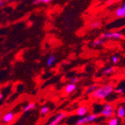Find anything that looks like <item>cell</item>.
Here are the masks:
<instances>
[{
    "label": "cell",
    "instance_id": "cell-1",
    "mask_svg": "<svg viewBox=\"0 0 125 125\" xmlns=\"http://www.w3.org/2000/svg\"><path fill=\"white\" fill-rule=\"evenodd\" d=\"M113 92H114V85L112 84H108L97 87L94 92L89 94L92 99L101 100L109 97Z\"/></svg>",
    "mask_w": 125,
    "mask_h": 125
},
{
    "label": "cell",
    "instance_id": "cell-2",
    "mask_svg": "<svg viewBox=\"0 0 125 125\" xmlns=\"http://www.w3.org/2000/svg\"><path fill=\"white\" fill-rule=\"evenodd\" d=\"M97 117H98V114H97V113H93V114L81 117V118H79V120L76 121V125H85V124L93 123L94 121H96Z\"/></svg>",
    "mask_w": 125,
    "mask_h": 125
},
{
    "label": "cell",
    "instance_id": "cell-3",
    "mask_svg": "<svg viewBox=\"0 0 125 125\" xmlns=\"http://www.w3.org/2000/svg\"><path fill=\"white\" fill-rule=\"evenodd\" d=\"M114 107L112 106V105L109 104H104L103 109H102L100 115H103L104 117L110 118L114 116Z\"/></svg>",
    "mask_w": 125,
    "mask_h": 125
},
{
    "label": "cell",
    "instance_id": "cell-4",
    "mask_svg": "<svg viewBox=\"0 0 125 125\" xmlns=\"http://www.w3.org/2000/svg\"><path fill=\"white\" fill-rule=\"evenodd\" d=\"M67 115V112L64 111H62L58 112L55 116L50 121V122L47 125H58L62 120H64Z\"/></svg>",
    "mask_w": 125,
    "mask_h": 125
},
{
    "label": "cell",
    "instance_id": "cell-5",
    "mask_svg": "<svg viewBox=\"0 0 125 125\" xmlns=\"http://www.w3.org/2000/svg\"><path fill=\"white\" fill-rule=\"evenodd\" d=\"M100 38H103L104 40L106 39H115L119 40L123 38V35L119 32H104L101 34Z\"/></svg>",
    "mask_w": 125,
    "mask_h": 125
},
{
    "label": "cell",
    "instance_id": "cell-6",
    "mask_svg": "<svg viewBox=\"0 0 125 125\" xmlns=\"http://www.w3.org/2000/svg\"><path fill=\"white\" fill-rule=\"evenodd\" d=\"M88 113V109L86 106H79L76 111V115L79 117L85 116Z\"/></svg>",
    "mask_w": 125,
    "mask_h": 125
},
{
    "label": "cell",
    "instance_id": "cell-7",
    "mask_svg": "<svg viewBox=\"0 0 125 125\" xmlns=\"http://www.w3.org/2000/svg\"><path fill=\"white\" fill-rule=\"evenodd\" d=\"M15 118V114L13 112H8L4 115L2 117V122L5 124H8L11 121H13Z\"/></svg>",
    "mask_w": 125,
    "mask_h": 125
},
{
    "label": "cell",
    "instance_id": "cell-8",
    "mask_svg": "<svg viewBox=\"0 0 125 125\" xmlns=\"http://www.w3.org/2000/svg\"><path fill=\"white\" fill-rule=\"evenodd\" d=\"M76 89V84L70 83L64 87V92L67 94H70L73 93Z\"/></svg>",
    "mask_w": 125,
    "mask_h": 125
},
{
    "label": "cell",
    "instance_id": "cell-9",
    "mask_svg": "<svg viewBox=\"0 0 125 125\" xmlns=\"http://www.w3.org/2000/svg\"><path fill=\"white\" fill-rule=\"evenodd\" d=\"M115 16L119 18L125 17V3H124L121 7L118 8L115 10Z\"/></svg>",
    "mask_w": 125,
    "mask_h": 125
},
{
    "label": "cell",
    "instance_id": "cell-10",
    "mask_svg": "<svg viewBox=\"0 0 125 125\" xmlns=\"http://www.w3.org/2000/svg\"><path fill=\"white\" fill-rule=\"evenodd\" d=\"M36 108V104L35 103H34V102H31V103H29L28 104H26L25 106V107L22 108V112H29L31 110H33Z\"/></svg>",
    "mask_w": 125,
    "mask_h": 125
},
{
    "label": "cell",
    "instance_id": "cell-11",
    "mask_svg": "<svg viewBox=\"0 0 125 125\" xmlns=\"http://www.w3.org/2000/svg\"><path fill=\"white\" fill-rule=\"evenodd\" d=\"M56 61V56L54 54H51L49 55V57L47 59V67H52Z\"/></svg>",
    "mask_w": 125,
    "mask_h": 125
},
{
    "label": "cell",
    "instance_id": "cell-12",
    "mask_svg": "<svg viewBox=\"0 0 125 125\" xmlns=\"http://www.w3.org/2000/svg\"><path fill=\"white\" fill-rule=\"evenodd\" d=\"M116 115H117V118H124L125 117V107L124 106H120L118 108Z\"/></svg>",
    "mask_w": 125,
    "mask_h": 125
},
{
    "label": "cell",
    "instance_id": "cell-13",
    "mask_svg": "<svg viewBox=\"0 0 125 125\" xmlns=\"http://www.w3.org/2000/svg\"><path fill=\"white\" fill-rule=\"evenodd\" d=\"M104 39L99 38L93 41L91 44H92V47H99V46H101L102 44H104Z\"/></svg>",
    "mask_w": 125,
    "mask_h": 125
},
{
    "label": "cell",
    "instance_id": "cell-14",
    "mask_svg": "<svg viewBox=\"0 0 125 125\" xmlns=\"http://www.w3.org/2000/svg\"><path fill=\"white\" fill-rule=\"evenodd\" d=\"M50 112V107L47 106H43L41 108V110H40V113L42 116H45L47 115L48 113Z\"/></svg>",
    "mask_w": 125,
    "mask_h": 125
},
{
    "label": "cell",
    "instance_id": "cell-15",
    "mask_svg": "<svg viewBox=\"0 0 125 125\" xmlns=\"http://www.w3.org/2000/svg\"><path fill=\"white\" fill-rule=\"evenodd\" d=\"M114 71H115L114 67H108L103 71L102 73H103L104 75H109V74H112V73H114Z\"/></svg>",
    "mask_w": 125,
    "mask_h": 125
},
{
    "label": "cell",
    "instance_id": "cell-16",
    "mask_svg": "<svg viewBox=\"0 0 125 125\" xmlns=\"http://www.w3.org/2000/svg\"><path fill=\"white\" fill-rule=\"evenodd\" d=\"M118 118L116 117H112L109 120L107 125H118Z\"/></svg>",
    "mask_w": 125,
    "mask_h": 125
},
{
    "label": "cell",
    "instance_id": "cell-17",
    "mask_svg": "<svg viewBox=\"0 0 125 125\" xmlns=\"http://www.w3.org/2000/svg\"><path fill=\"white\" fill-rule=\"evenodd\" d=\"M53 0H34L33 5H39V4H48Z\"/></svg>",
    "mask_w": 125,
    "mask_h": 125
},
{
    "label": "cell",
    "instance_id": "cell-18",
    "mask_svg": "<svg viewBox=\"0 0 125 125\" xmlns=\"http://www.w3.org/2000/svg\"><path fill=\"white\" fill-rule=\"evenodd\" d=\"M101 22L100 21H94L92 22H91L90 25H89V27L92 28V29H97V28H99L101 26Z\"/></svg>",
    "mask_w": 125,
    "mask_h": 125
},
{
    "label": "cell",
    "instance_id": "cell-19",
    "mask_svg": "<svg viewBox=\"0 0 125 125\" xmlns=\"http://www.w3.org/2000/svg\"><path fill=\"white\" fill-rule=\"evenodd\" d=\"M97 88V85L96 84H93V85H91L89 87H88L85 90V93L86 94H90L92 93V92H94V91Z\"/></svg>",
    "mask_w": 125,
    "mask_h": 125
},
{
    "label": "cell",
    "instance_id": "cell-20",
    "mask_svg": "<svg viewBox=\"0 0 125 125\" xmlns=\"http://www.w3.org/2000/svg\"><path fill=\"white\" fill-rule=\"evenodd\" d=\"M69 81H70V83H71L76 84V83H79V77H76V76H73V77H71V78L69 79Z\"/></svg>",
    "mask_w": 125,
    "mask_h": 125
},
{
    "label": "cell",
    "instance_id": "cell-21",
    "mask_svg": "<svg viewBox=\"0 0 125 125\" xmlns=\"http://www.w3.org/2000/svg\"><path fill=\"white\" fill-rule=\"evenodd\" d=\"M111 60H112V62L113 64H117L119 62V57H118V55H114L112 57Z\"/></svg>",
    "mask_w": 125,
    "mask_h": 125
},
{
    "label": "cell",
    "instance_id": "cell-22",
    "mask_svg": "<svg viewBox=\"0 0 125 125\" xmlns=\"http://www.w3.org/2000/svg\"><path fill=\"white\" fill-rule=\"evenodd\" d=\"M115 92L117 94H123L124 93V88H117L115 90Z\"/></svg>",
    "mask_w": 125,
    "mask_h": 125
},
{
    "label": "cell",
    "instance_id": "cell-23",
    "mask_svg": "<svg viewBox=\"0 0 125 125\" xmlns=\"http://www.w3.org/2000/svg\"><path fill=\"white\" fill-rule=\"evenodd\" d=\"M5 5V0H0V8L3 7Z\"/></svg>",
    "mask_w": 125,
    "mask_h": 125
},
{
    "label": "cell",
    "instance_id": "cell-24",
    "mask_svg": "<svg viewBox=\"0 0 125 125\" xmlns=\"http://www.w3.org/2000/svg\"><path fill=\"white\" fill-rule=\"evenodd\" d=\"M3 98V94L2 93H0V101H1Z\"/></svg>",
    "mask_w": 125,
    "mask_h": 125
},
{
    "label": "cell",
    "instance_id": "cell-25",
    "mask_svg": "<svg viewBox=\"0 0 125 125\" xmlns=\"http://www.w3.org/2000/svg\"><path fill=\"white\" fill-rule=\"evenodd\" d=\"M8 1L9 2H13L15 1V0H8Z\"/></svg>",
    "mask_w": 125,
    "mask_h": 125
}]
</instances>
